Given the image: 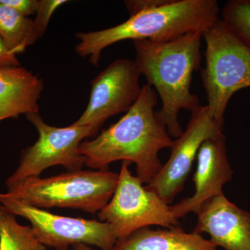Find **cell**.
<instances>
[{"label": "cell", "instance_id": "cell-18", "mask_svg": "<svg viewBox=\"0 0 250 250\" xmlns=\"http://www.w3.org/2000/svg\"><path fill=\"white\" fill-rule=\"evenodd\" d=\"M67 2V0H39L36 17L33 20L34 34L38 40L45 35L49 21L56 10Z\"/></svg>", "mask_w": 250, "mask_h": 250}, {"label": "cell", "instance_id": "cell-16", "mask_svg": "<svg viewBox=\"0 0 250 250\" xmlns=\"http://www.w3.org/2000/svg\"><path fill=\"white\" fill-rule=\"evenodd\" d=\"M0 250H47L31 226L18 223L16 215L0 205Z\"/></svg>", "mask_w": 250, "mask_h": 250}, {"label": "cell", "instance_id": "cell-22", "mask_svg": "<svg viewBox=\"0 0 250 250\" xmlns=\"http://www.w3.org/2000/svg\"><path fill=\"white\" fill-rule=\"evenodd\" d=\"M73 250H94L89 246L84 244H77L72 246Z\"/></svg>", "mask_w": 250, "mask_h": 250}, {"label": "cell", "instance_id": "cell-5", "mask_svg": "<svg viewBox=\"0 0 250 250\" xmlns=\"http://www.w3.org/2000/svg\"><path fill=\"white\" fill-rule=\"evenodd\" d=\"M205 67L201 77L208 113L223 127L229 102L238 90L250 87V47L222 18L203 32Z\"/></svg>", "mask_w": 250, "mask_h": 250}, {"label": "cell", "instance_id": "cell-4", "mask_svg": "<svg viewBox=\"0 0 250 250\" xmlns=\"http://www.w3.org/2000/svg\"><path fill=\"white\" fill-rule=\"evenodd\" d=\"M119 174L108 170L71 171L47 178L31 177L7 188V195L27 205L100 211L111 200Z\"/></svg>", "mask_w": 250, "mask_h": 250}, {"label": "cell", "instance_id": "cell-17", "mask_svg": "<svg viewBox=\"0 0 250 250\" xmlns=\"http://www.w3.org/2000/svg\"><path fill=\"white\" fill-rule=\"evenodd\" d=\"M222 19L250 47V0H230L223 9Z\"/></svg>", "mask_w": 250, "mask_h": 250}, {"label": "cell", "instance_id": "cell-14", "mask_svg": "<svg viewBox=\"0 0 250 250\" xmlns=\"http://www.w3.org/2000/svg\"><path fill=\"white\" fill-rule=\"evenodd\" d=\"M113 250H218L202 234L187 233L181 227L165 229L145 228L117 241Z\"/></svg>", "mask_w": 250, "mask_h": 250}, {"label": "cell", "instance_id": "cell-13", "mask_svg": "<svg viewBox=\"0 0 250 250\" xmlns=\"http://www.w3.org/2000/svg\"><path fill=\"white\" fill-rule=\"evenodd\" d=\"M42 79L22 66L0 67V123L21 114L39 113Z\"/></svg>", "mask_w": 250, "mask_h": 250}, {"label": "cell", "instance_id": "cell-2", "mask_svg": "<svg viewBox=\"0 0 250 250\" xmlns=\"http://www.w3.org/2000/svg\"><path fill=\"white\" fill-rule=\"evenodd\" d=\"M202 38L203 32L196 31L167 42L134 41L140 73L147 84L154 85L162 102L156 118L174 139L184 133L179 121L181 110L191 113L201 106L190 86L192 74L200 68Z\"/></svg>", "mask_w": 250, "mask_h": 250}, {"label": "cell", "instance_id": "cell-1", "mask_svg": "<svg viewBox=\"0 0 250 250\" xmlns=\"http://www.w3.org/2000/svg\"><path fill=\"white\" fill-rule=\"evenodd\" d=\"M157 100L154 88L143 85L137 101L119 121L91 141L81 143L79 150L86 159L85 166L108 170L114 161L134 163L138 178L143 184H149L163 166L159 152L170 148L173 143L156 118L154 108Z\"/></svg>", "mask_w": 250, "mask_h": 250}, {"label": "cell", "instance_id": "cell-19", "mask_svg": "<svg viewBox=\"0 0 250 250\" xmlns=\"http://www.w3.org/2000/svg\"><path fill=\"white\" fill-rule=\"evenodd\" d=\"M0 1L27 18L36 15L39 6L38 0H0Z\"/></svg>", "mask_w": 250, "mask_h": 250}, {"label": "cell", "instance_id": "cell-21", "mask_svg": "<svg viewBox=\"0 0 250 250\" xmlns=\"http://www.w3.org/2000/svg\"><path fill=\"white\" fill-rule=\"evenodd\" d=\"M21 66L17 55L11 52L0 37V67Z\"/></svg>", "mask_w": 250, "mask_h": 250}, {"label": "cell", "instance_id": "cell-12", "mask_svg": "<svg viewBox=\"0 0 250 250\" xmlns=\"http://www.w3.org/2000/svg\"><path fill=\"white\" fill-rule=\"evenodd\" d=\"M194 231L208 233L216 248L250 250V213L237 207L225 195L210 199L197 212Z\"/></svg>", "mask_w": 250, "mask_h": 250}, {"label": "cell", "instance_id": "cell-15", "mask_svg": "<svg viewBox=\"0 0 250 250\" xmlns=\"http://www.w3.org/2000/svg\"><path fill=\"white\" fill-rule=\"evenodd\" d=\"M0 37L11 52L24 53L38 41L34 34L33 20L24 17L0 1Z\"/></svg>", "mask_w": 250, "mask_h": 250}, {"label": "cell", "instance_id": "cell-3", "mask_svg": "<svg viewBox=\"0 0 250 250\" xmlns=\"http://www.w3.org/2000/svg\"><path fill=\"white\" fill-rule=\"evenodd\" d=\"M220 7L216 0H170L154 9L141 11L127 21L103 30L78 32L75 46L82 58L98 66L102 52L125 40L167 42L191 32H204L218 19Z\"/></svg>", "mask_w": 250, "mask_h": 250}, {"label": "cell", "instance_id": "cell-9", "mask_svg": "<svg viewBox=\"0 0 250 250\" xmlns=\"http://www.w3.org/2000/svg\"><path fill=\"white\" fill-rule=\"evenodd\" d=\"M141 75L135 61H113L92 80L88 106L72 125L90 126L95 135L108 118L129 111L142 89L139 83Z\"/></svg>", "mask_w": 250, "mask_h": 250}, {"label": "cell", "instance_id": "cell-10", "mask_svg": "<svg viewBox=\"0 0 250 250\" xmlns=\"http://www.w3.org/2000/svg\"><path fill=\"white\" fill-rule=\"evenodd\" d=\"M221 133H223V127L210 116L207 105H201L194 110L187 129L173 141L168 161L145 187L146 188L155 192L167 205H170L183 190L202 143Z\"/></svg>", "mask_w": 250, "mask_h": 250}, {"label": "cell", "instance_id": "cell-11", "mask_svg": "<svg viewBox=\"0 0 250 250\" xmlns=\"http://www.w3.org/2000/svg\"><path fill=\"white\" fill-rule=\"evenodd\" d=\"M197 161L196 172L193 176V195L172 206L179 219L191 212L196 213L206 202L223 195L224 186L232 178L233 172L227 156L223 133L202 143L197 152Z\"/></svg>", "mask_w": 250, "mask_h": 250}, {"label": "cell", "instance_id": "cell-20", "mask_svg": "<svg viewBox=\"0 0 250 250\" xmlns=\"http://www.w3.org/2000/svg\"><path fill=\"white\" fill-rule=\"evenodd\" d=\"M170 0H128L125 1V4L130 16L146 11L159 7L167 4Z\"/></svg>", "mask_w": 250, "mask_h": 250}, {"label": "cell", "instance_id": "cell-7", "mask_svg": "<svg viewBox=\"0 0 250 250\" xmlns=\"http://www.w3.org/2000/svg\"><path fill=\"white\" fill-rule=\"evenodd\" d=\"M26 118L35 126L39 139L21 152L17 169L5 182L6 188L24 179L40 177L52 166H62L67 172L82 170L86 159L80 154L79 147L83 139L95 135L91 127L72 124L56 127L47 124L39 113H29Z\"/></svg>", "mask_w": 250, "mask_h": 250}, {"label": "cell", "instance_id": "cell-8", "mask_svg": "<svg viewBox=\"0 0 250 250\" xmlns=\"http://www.w3.org/2000/svg\"><path fill=\"white\" fill-rule=\"evenodd\" d=\"M0 205L16 216L27 220L36 238L46 247L67 250L70 246L84 244L102 250L114 249L117 239L108 223L53 214L18 201L6 192H0Z\"/></svg>", "mask_w": 250, "mask_h": 250}, {"label": "cell", "instance_id": "cell-6", "mask_svg": "<svg viewBox=\"0 0 250 250\" xmlns=\"http://www.w3.org/2000/svg\"><path fill=\"white\" fill-rule=\"evenodd\" d=\"M129 162L123 161L118 184L111 200L98 212L99 221L108 223L117 239L152 225L173 228L179 224L172 206L143 187L132 175Z\"/></svg>", "mask_w": 250, "mask_h": 250}]
</instances>
